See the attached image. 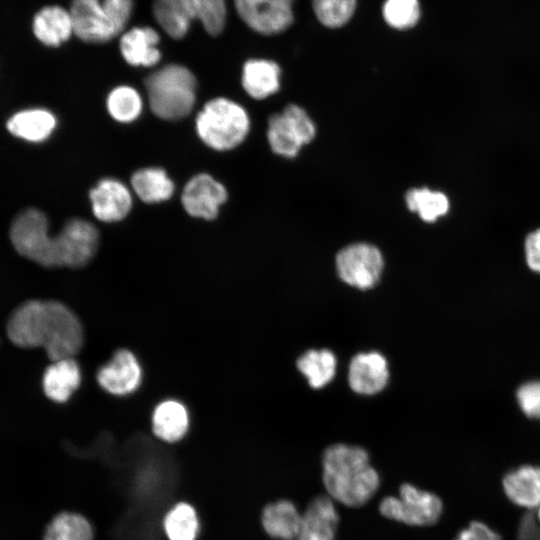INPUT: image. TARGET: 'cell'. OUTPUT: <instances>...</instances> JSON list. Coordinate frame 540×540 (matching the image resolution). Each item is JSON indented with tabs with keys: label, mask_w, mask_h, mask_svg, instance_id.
I'll use <instances>...</instances> for the list:
<instances>
[{
	"label": "cell",
	"mask_w": 540,
	"mask_h": 540,
	"mask_svg": "<svg viewBox=\"0 0 540 540\" xmlns=\"http://www.w3.org/2000/svg\"><path fill=\"white\" fill-rule=\"evenodd\" d=\"M7 335L18 347L45 349L51 361L73 358L84 342L76 314L53 300H29L17 307L8 320Z\"/></svg>",
	"instance_id": "obj_1"
},
{
	"label": "cell",
	"mask_w": 540,
	"mask_h": 540,
	"mask_svg": "<svg viewBox=\"0 0 540 540\" xmlns=\"http://www.w3.org/2000/svg\"><path fill=\"white\" fill-rule=\"evenodd\" d=\"M322 480L328 496L348 507L366 504L380 486V476L361 446L337 443L322 457Z\"/></svg>",
	"instance_id": "obj_2"
},
{
	"label": "cell",
	"mask_w": 540,
	"mask_h": 540,
	"mask_svg": "<svg viewBox=\"0 0 540 540\" xmlns=\"http://www.w3.org/2000/svg\"><path fill=\"white\" fill-rule=\"evenodd\" d=\"M196 79L185 66L168 64L152 72L145 88L152 112L163 120L175 121L192 111L196 99Z\"/></svg>",
	"instance_id": "obj_3"
},
{
	"label": "cell",
	"mask_w": 540,
	"mask_h": 540,
	"mask_svg": "<svg viewBox=\"0 0 540 540\" xmlns=\"http://www.w3.org/2000/svg\"><path fill=\"white\" fill-rule=\"evenodd\" d=\"M133 0H71L74 35L88 43H105L126 27Z\"/></svg>",
	"instance_id": "obj_4"
},
{
	"label": "cell",
	"mask_w": 540,
	"mask_h": 540,
	"mask_svg": "<svg viewBox=\"0 0 540 540\" xmlns=\"http://www.w3.org/2000/svg\"><path fill=\"white\" fill-rule=\"evenodd\" d=\"M249 129L250 119L246 110L227 98L208 101L196 118L198 136L208 147L218 151L237 147Z\"/></svg>",
	"instance_id": "obj_5"
},
{
	"label": "cell",
	"mask_w": 540,
	"mask_h": 540,
	"mask_svg": "<svg viewBox=\"0 0 540 540\" xmlns=\"http://www.w3.org/2000/svg\"><path fill=\"white\" fill-rule=\"evenodd\" d=\"M153 14L172 38H183L198 20L210 35H218L226 23L225 0H154Z\"/></svg>",
	"instance_id": "obj_6"
},
{
	"label": "cell",
	"mask_w": 540,
	"mask_h": 540,
	"mask_svg": "<svg viewBox=\"0 0 540 540\" xmlns=\"http://www.w3.org/2000/svg\"><path fill=\"white\" fill-rule=\"evenodd\" d=\"M10 239L23 257L47 267H56L54 237L49 234L48 219L43 212L28 208L20 212L10 228Z\"/></svg>",
	"instance_id": "obj_7"
},
{
	"label": "cell",
	"mask_w": 540,
	"mask_h": 540,
	"mask_svg": "<svg viewBox=\"0 0 540 540\" xmlns=\"http://www.w3.org/2000/svg\"><path fill=\"white\" fill-rule=\"evenodd\" d=\"M380 513L410 526H430L442 515L443 504L434 493L403 483L398 496H386L379 504Z\"/></svg>",
	"instance_id": "obj_8"
},
{
	"label": "cell",
	"mask_w": 540,
	"mask_h": 540,
	"mask_svg": "<svg viewBox=\"0 0 540 540\" xmlns=\"http://www.w3.org/2000/svg\"><path fill=\"white\" fill-rule=\"evenodd\" d=\"M316 135V127L308 113L295 104L287 105L268 121L267 138L272 151L286 158L297 156L300 149Z\"/></svg>",
	"instance_id": "obj_9"
},
{
	"label": "cell",
	"mask_w": 540,
	"mask_h": 540,
	"mask_svg": "<svg viewBox=\"0 0 540 540\" xmlns=\"http://www.w3.org/2000/svg\"><path fill=\"white\" fill-rule=\"evenodd\" d=\"M335 265L338 276L344 283L360 290H368L380 280L384 259L377 247L360 242L342 248L336 255Z\"/></svg>",
	"instance_id": "obj_10"
},
{
	"label": "cell",
	"mask_w": 540,
	"mask_h": 540,
	"mask_svg": "<svg viewBox=\"0 0 540 540\" xmlns=\"http://www.w3.org/2000/svg\"><path fill=\"white\" fill-rule=\"evenodd\" d=\"M99 233L90 222L74 218L54 236L56 267L80 268L94 257Z\"/></svg>",
	"instance_id": "obj_11"
},
{
	"label": "cell",
	"mask_w": 540,
	"mask_h": 540,
	"mask_svg": "<svg viewBox=\"0 0 540 540\" xmlns=\"http://www.w3.org/2000/svg\"><path fill=\"white\" fill-rule=\"evenodd\" d=\"M294 0H234L241 19L252 30L274 35L285 31L293 22Z\"/></svg>",
	"instance_id": "obj_12"
},
{
	"label": "cell",
	"mask_w": 540,
	"mask_h": 540,
	"mask_svg": "<svg viewBox=\"0 0 540 540\" xmlns=\"http://www.w3.org/2000/svg\"><path fill=\"white\" fill-rule=\"evenodd\" d=\"M226 199L225 187L211 175L200 173L193 176L184 186L181 202L189 215L212 220Z\"/></svg>",
	"instance_id": "obj_13"
},
{
	"label": "cell",
	"mask_w": 540,
	"mask_h": 540,
	"mask_svg": "<svg viewBox=\"0 0 540 540\" xmlns=\"http://www.w3.org/2000/svg\"><path fill=\"white\" fill-rule=\"evenodd\" d=\"M141 380V366L135 355L126 349L118 350L97 372L100 387L115 396L133 393Z\"/></svg>",
	"instance_id": "obj_14"
},
{
	"label": "cell",
	"mask_w": 540,
	"mask_h": 540,
	"mask_svg": "<svg viewBox=\"0 0 540 540\" xmlns=\"http://www.w3.org/2000/svg\"><path fill=\"white\" fill-rule=\"evenodd\" d=\"M388 379V363L379 352H362L351 359L348 382L354 392L361 395L377 394L385 388Z\"/></svg>",
	"instance_id": "obj_15"
},
{
	"label": "cell",
	"mask_w": 540,
	"mask_h": 540,
	"mask_svg": "<svg viewBox=\"0 0 540 540\" xmlns=\"http://www.w3.org/2000/svg\"><path fill=\"white\" fill-rule=\"evenodd\" d=\"M94 216L102 222H117L126 217L132 207L130 190L113 178L100 180L90 191Z\"/></svg>",
	"instance_id": "obj_16"
},
{
	"label": "cell",
	"mask_w": 540,
	"mask_h": 540,
	"mask_svg": "<svg viewBox=\"0 0 540 540\" xmlns=\"http://www.w3.org/2000/svg\"><path fill=\"white\" fill-rule=\"evenodd\" d=\"M339 514L328 495L313 498L302 513L296 540H335Z\"/></svg>",
	"instance_id": "obj_17"
},
{
	"label": "cell",
	"mask_w": 540,
	"mask_h": 540,
	"mask_svg": "<svg viewBox=\"0 0 540 540\" xmlns=\"http://www.w3.org/2000/svg\"><path fill=\"white\" fill-rule=\"evenodd\" d=\"M31 30L38 42L47 47H59L74 34L69 9L60 5H45L31 20Z\"/></svg>",
	"instance_id": "obj_18"
},
{
	"label": "cell",
	"mask_w": 540,
	"mask_h": 540,
	"mask_svg": "<svg viewBox=\"0 0 540 540\" xmlns=\"http://www.w3.org/2000/svg\"><path fill=\"white\" fill-rule=\"evenodd\" d=\"M190 418L187 408L177 400L168 399L159 403L151 417L153 435L161 442L175 444L188 434Z\"/></svg>",
	"instance_id": "obj_19"
},
{
	"label": "cell",
	"mask_w": 540,
	"mask_h": 540,
	"mask_svg": "<svg viewBox=\"0 0 540 540\" xmlns=\"http://www.w3.org/2000/svg\"><path fill=\"white\" fill-rule=\"evenodd\" d=\"M160 36L149 26L133 27L122 34L119 42L124 60L132 66L151 67L161 58Z\"/></svg>",
	"instance_id": "obj_20"
},
{
	"label": "cell",
	"mask_w": 540,
	"mask_h": 540,
	"mask_svg": "<svg viewBox=\"0 0 540 540\" xmlns=\"http://www.w3.org/2000/svg\"><path fill=\"white\" fill-rule=\"evenodd\" d=\"M302 513L287 499L267 503L261 510L260 523L263 531L276 540H296Z\"/></svg>",
	"instance_id": "obj_21"
},
{
	"label": "cell",
	"mask_w": 540,
	"mask_h": 540,
	"mask_svg": "<svg viewBox=\"0 0 540 540\" xmlns=\"http://www.w3.org/2000/svg\"><path fill=\"white\" fill-rule=\"evenodd\" d=\"M81 379V370L74 358L52 361L43 375V390L50 400L64 403L78 389Z\"/></svg>",
	"instance_id": "obj_22"
},
{
	"label": "cell",
	"mask_w": 540,
	"mask_h": 540,
	"mask_svg": "<svg viewBox=\"0 0 540 540\" xmlns=\"http://www.w3.org/2000/svg\"><path fill=\"white\" fill-rule=\"evenodd\" d=\"M56 125L54 114L43 108L18 111L7 121V129L12 135L33 143L49 138Z\"/></svg>",
	"instance_id": "obj_23"
},
{
	"label": "cell",
	"mask_w": 540,
	"mask_h": 540,
	"mask_svg": "<svg viewBox=\"0 0 540 540\" xmlns=\"http://www.w3.org/2000/svg\"><path fill=\"white\" fill-rule=\"evenodd\" d=\"M281 70L271 60L250 59L242 70V86L246 93L257 100L275 94L280 88Z\"/></svg>",
	"instance_id": "obj_24"
},
{
	"label": "cell",
	"mask_w": 540,
	"mask_h": 540,
	"mask_svg": "<svg viewBox=\"0 0 540 540\" xmlns=\"http://www.w3.org/2000/svg\"><path fill=\"white\" fill-rule=\"evenodd\" d=\"M503 489L521 507L540 506V467L524 465L509 472L503 479Z\"/></svg>",
	"instance_id": "obj_25"
},
{
	"label": "cell",
	"mask_w": 540,
	"mask_h": 540,
	"mask_svg": "<svg viewBox=\"0 0 540 540\" xmlns=\"http://www.w3.org/2000/svg\"><path fill=\"white\" fill-rule=\"evenodd\" d=\"M161 525L167 540H198L201 531L199 513L187 501L174 503L163 515Z\"/></svg>",
	"instance_id": "obj_26"
},
{
	"label": "cell",
	"mask_w": 540,
	"mask_h": 540,
	"mask_svg": "<svg viewBox=\"0 0 540 540\" xmlns=\"http://www.w3.org/2000/svg\"><path fill=\"white\" fill-rule=\"evenodd\" d=\"M95 531L90 520L83 514L63 510L55 514L47 524L43 540H94Z\"/></svg>",
	"instance_id": "obj_27"
},
{
	"label": "cell",
	"mask_w": 540,
	"mask_h": 540,
	"mask_svg": "<svg viewBox=\"0 0 540 540\" xmlns=\"http://www.w3.org/2000/svg\"><path fill=\"white\" fill-rule=\"evenodd\" d=\"M135 194L146 203H159L168 200L175 186L165 170L149 167L137 170L131 177Z\"/></svg>",
	"instance_id": "obj_28"
},
{
	"label": "cell",
	"mask_w": 540,
	"mask_h": 540,
	"mask_svg": "<svg viewBox=\"0 0 540 540\" xmlns=\"http://www.w3.org/2000/svg\"><path fill=\"white\" fill-rule=\"evenodd\" d=\"M296 364L309 385L319 389L326 386L334 378L337 360L333 352L328 349H311L303 353Z\"/></svg>",
	"instance_id": "obj_29"
},
{
	"label": "cell",
	"mask_w": 540,
	"mask_h": 540,
	"mask_svg": "<svg viewBox=\"0 0 540 540\" xmlns=\"http://www.w3.org/2000/svg\"><path fill=\"white\" fill-rule=\"evenodd\" d=\"M407 208L425 222H435L444 216L449 209V201L446 195L439 191L428 188H413L405 195Z\"/></svg>",
	"instance_id": "obj_30"
},
{
	"label": "cell",
	"mask_w": 540,
	"mask_h": 540,
	"mask_svg": "<svg viewBox=\"0 0 540 540\" xmlns=\"http://www.w3.org/2000/svg\"><path fill=\"white\" fill-rule=\"evenodd\" d=\"M107 110L110 116L121 123L137 119L143 109V102L136 89L127 85L115 87L107 97Z\"/></svg>",
	"instance_id": "obj_31"
},
{
	"label": "cell",
	"mask_w": 540,
	"mask_h": 540,
	"mask_svg": "<svg viewBox=\"0 0 540 540\" xmlns=\"http://www.w3.org/2000/svg\"><path fill=\"white\" fill-rule=\"evenodd\" d=\"M357 0H312L319 22L329 28L345 25L354 14Z\"/></svg>",
	"instance_id": "obj_32"
},
{
	"label": "cell",
	"mask_w": 540,
	"mask_h": 540,
	"mask_svg": "<svg viewBox=\"0 0 540 540\" xmlns=\"http://www.w3.org/2000/svg\"><path fill=\"white\" fill-rule=\"evenodd\" d=\"M382 14L390 27L406 30L414 27L419 21L420 4L418 0H386Z\"/></svg>",
	"instance_id": "obj_33"
},
{
	"label": "cell",
	"mask_w": 540,
	"mask_h": 540,
	"mask_svg": "<svg viewBox=\"0 0 540 540\" xmlns=\"http://www.w3.org/2000/svg\"><path fill=\"white\" fill-rule=\"evenodd\" d=\"M516 400L527 417L540 420V380H531L520 385L516 391Z\"/></svg>",
	"instance_id": "obj_34"
},
{
	"label": "cell",
	"mask_w": 540,
	"mask_h": 540,
	"mask_svg": "<svg viewBox=\"0 0 540 540\" xmlns=\"http://www.w3.org/2000/svg\"><path fill=\"white\" fill-rule=\"evenodd\" d=\"M524 249L527 266L540 274V228L527 235Z\"/></svg>",
	"instance_id": "obj_35"
},
{
	"label": "cell",
	"mask_w": 540,
	"mask_h": 540,
	"mask_svg": "<svg viewBox=\"0 0 540 540\" xmlns=\"http://www.w3.org/2000/svg\"><path fill=\"white\" fill-rule=\"evenodd\" d=\"M454 540H501L500 536L480 522H472L458 533Z\"/></svg>",
	"instance_id": "obj_36"
},
{
	"label": "cell",
	"mask_w": 540,
	"mask_h": 540,
	"mask_svg": "<svg viewBox=\"0 0 540 540\" xmlns=\"http://www.w3.org/2000/svg\"><path fill=\"white\" fill-rule=\"evenodd\" d=\"M538 516H539V519H540V507H539V512H538Z\"/></svg>",
	"instance_id": "obj_37"
}]
</instances>
